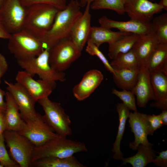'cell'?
I'll list each match as a JSON object with an SVG mask.
<instances>
[{"instance_id": "10", "label": "cell", "mask_w": 167, "mask_h": 167, "mask_svg": "<svg viewBox=\"0 0 167 167\" xmlns=\"http://www.w3.org/2000/svg\"><path fill=\"white\" fill-rule=\"evenodd\" d=\"M26 7L19 0H7L0 10V19L11 34L24 28Z\"/></svg>"}, {"instance_id": "36", "label": "cell", "mask_w": 167, "mask_h": 167, "mask_svg": "<svg viewBox=\"0 0 167 167\" xmlns=\"http://www.w3.org/2000/svg\"><path fill=\"white\" fill-rule=\"evenodd\" d=\"M25 7L38 3H45L52 5L59 10L64 9L66 6V0H19Z\"/></svg>"}, {"instance_id": "46", "label": "cell", "mask_w": 167, "mask_h": 167, "mask_svg": "<svg viewBox=\"0 0 167 167\" xmlns=\"http://www.w3.org/2000/svg\"><path fill=\"white\" fill-rule=\"evenodd\" d=\"M7 0H0V10L4 5Z\"/></svg>"}, {"instance_id": "11", "label": "cell", "mask_w": 167, "mask_h": 167, "mask_svg": "<svg viewBox=\"0 0 167 167\" xmlns=\"http://www.w3.org/2000/svg\"><path fill=\"white\" fill-rule=\"evenodd\" d=\"M6 89L11 95L19 108L22 119L26 122L36 118L38 114L35 110L36 102L26 90L19 84L5 80Z\"/></svg>"}, {"instance_id": "20", "label": "cell", "mask_w": 167, "mask_h": 167, "mask_svg": "<svg viewBox=\"0 0 167 167\" xmlns=\"http://www.w3.org/2000/svg\"><path fill=\"white\" fill-rule=\"evenodd\" d=\"M160 43L155 32L140 35L132 49L141 66H145L151 53Z\"/></svg>"}, {"instance_id": "21", "label": "cell", "mask_w": 167, "mask_h": 167, "mask_svg": "<svg viewBox=\"0 0 167 167\" xmlns=\"http://www.w3.org/2000/svg\"><path fill=\"white\" fill-rule=\"evenodd\" d=\"M131 33L121 31L113 32L101 26H93L91 27L88 41H90L99 47L104 43L110 44L121 37Z\"/></svg>"}, {"instance_id": "45", "label": "cell", "mask_w": 167, "mask_h": 167, "mask_svg": "<svg viewBox=\"0 0 167 167\" xmlns=\"http://www.w3.org/2000/svg\"><path fill=\"white\" fill-rule=\"evenodd\" d=\"M163 7V9L167 10V0H160L159 3Z\"/></svg>"}, {"instance_id": "35", "label": "cell", "mask_w": 167, "mask_h": 167, "mask_svg": "<svg viewBox=\"0 0 167 167\" xmlns=\"http://www.w3.org/2000/svg\"><path fill=\"white\" fill-rule=\"evenodd\" d=\"M148 135H152L154 132L164 125L159 115H148L144 113Z\"/></svg>"}, {"instance_id": "12", "label": "cell", "mask_w": 167, "mask_h": 167, "mask_svg": "<svg viewBox=\"0 0 167 167\" xmlns=\"http://www.w3.org/2000/svg\"><path fill=\"white\" fill-rule=\"evenodd\" d=\"M124 6L131 19L147 23L151 22L154 15L163 9L159 3L149 0H124Z\"/></svg>"}, {"instance_id": "32", "label": "cell", "mask_w": 167, "mask_h": 167, "mask_svg": "<svg viewBox=\"0 0 167 167\" xmlns=\"http://www.w3.org/2000/svg\"><path fill=\"white\" fill-rule=\"evenodd\" d=\"M112 93L118 96L128 108L134 112L138 111L135 95L132 91L122 90L119 91L113 88Z\"/></svg>"}, {"instance_id": "3", "label": "cell", "mask_w": 167, "mask_h": 167, "mask_svg": "<svg viewBox=\"0 0 167 167\" xmlns=\"http://www.w3.org/2000/svg\"><path fill=\"white\" fill-rule=\"evenodd\" d=\"M87 151L84 143L60 137L51 140L40 146L35 147L31 162L48 156L65 158L78 152Z\"/></svg>"}, {"instance_id": "15", "label": "cell", "mask_w": 167, "mask_h": 167, "mask_svg": "<svg viewBox=\"0 0 167 167\" xmlns=\"http://www.w3.org/2000/svg\"><path fill=\"white\" fill-rule=\"evenodd\" d=\"M136 97L138 106L145 108L150 100H156L151 84L150 74L145 66H141L138 80L131 91Z\"/></svg>"}, {"instance_id": "2", "label": "cell", "mask_w": 167, "mask_h": 167, "mask_svg": "<svg viewBox=\"0 0 167 167\" xmlns=\"http://www.w3.org/2000/svg\"><path fill=\"white\" fill-rule=\"evenodd\" d=\"M26 9L24 28L41 41L51 27L59 10L52 5L45 3L33 4L26 7Z\"/></svg>"}, {"instance_id": "19", "label": "cell", "mask_w": 167, "mask_h": 167, "mask_svg": "<svg viewBox=\"0 0 167 167\" xmlns=\"http://www.w3.org/2000/svg\"><path fill=\"white\" fill-rule=\"evenodd\" d=\"M6 108L3 113L5 130L19 132L25 122L22 118L18 106L8 91L5 95Z\"/></svg>"}, {"instance_id": "29", "label": "cell", "mask_w": 167, "mask_h": 167, "mask_svg": "<svg viewBox=\"0 0 167 167\" xmlns=\"http://www.w3.org/2000/svg\"><path fill=\"white\" fill-rule=\"evenodd\" d=\"M156 100L167 98V75L160 71L150 74Z\"/></svg>"}, {"instance_id": "42", "label": "cell", "mask_w": 167, "mask_h": 167, "mask_svg": "<svg viewBox=\"0 0 167 167\" xmlns=\"http://www.w3.org/2000/svg\"><path fill=\"white\" fill-rule=\"evenodd\" d=\"M5 130V125L3 119V113H0V137Z\"/></svg>"}, {"instance_id": "14", "label": "cell", "mask_w": 167, "mask_h": 167, "mask_svg": "<svg viewBox=\"0 0 167 167\" xmlns=\"http://www.w3.org/2000/svg\"><path fill=\"white\" fill-rule=\"evenodd\" d=\"M99 22L101 26L107 29L115 28L119 31L140 35L155 32V27L151 22H144L132 19L127 21H118L104 16L99 19Z\"/></svg>"}, {"instance_id": "40", "label": "cell", "mask_w": 167, "mask_h": 167, "mask_svg": "<svg viewBox=\"0 0 167 167\" xmlns=\"http://www.w3.org/2000/svg\"><path fill=\"white\" fill-rule=\"evenodd\" d=\"M6 92L0 87V113H4L6 108V103L4 101Z\"/></svg>"}, {"instance_id": "24", "label": "cell", "mask_w": 167, "mask_h": 167, "mask_svg": "<svg viewBox=\"0 0 167 167\" xmlns=\"http://www.w3.org/2000/svg\"><path fill=\"white\" fill-rule=\"evenodd\" d=\"M30 167H86L73 155L65 157H45L31 162Z\"/></svg>"}, {"instance_id": "18", "label": "cell", "mask_w": 167, "mask_h": 167, "mask_svg": "<svg viewBox=\"0 0 167 167\" xmlns=\"http://www.w3.org/2000/svg\"><path fill=\"white\" fill-rule=\"evenodd\" d=\"M128 118L129 126L135 137L134 141L130 143L129 148L135 150L140 144L152 146L153 144L148 139V134L144 113L138 111L130 112Z\"/></svg>"}, {"instance_id": "1", "label": "cell", "mask_w": 167, "mask_h": 167, "mask_svg": "<svg viewBox=\"0 0 167 167\" xmlns=\"http://www.w3.org/2000/svg\"><path fill=\"white\" fill-rule=\"evenodd\" d=\"M79 2L71 0L63 10H59L50 29L41 41L45 49H49L62 40L70 37L72 27L82 14Z\"/></svg>"}, {"instance_id": "5", "label": "cell", "mask_w": 167, "mask_h": 167, "mask_svg": "<svg viewBox=\"0 0 167 167\" xmlns=\"http://www.w3.org/2000/svg\"><path fill=\"white\" fill-rule=\"evenodd\" d=\"M19 65L32 76L38 75L44 80L54 87L56 82H64L65 75L63 72L58 71L51 67L49 62V49H45L36 57L17 60Z\"/></svg>"}, {"instance_id": "22", "label": "cell", "mask_w": 167, "mask_h": 167, "mask_svg": "<svg viewBox=\"0 0 167 167\" xmlns=\"http://www.w3.org/2000/svg\"><path fill=\"white\" fill-rule=\"evenodd\" d=\"M118 113L119 124L115 140L113 143L112 152L114 153L113 157L116 160H122L123 154L120 150V143L124 133L126 120L128 118L129 109L123 103H118L116 106Z\"/></svg>"}, {"instance_id": "39", "label": "cell", "mask_w": 167, "mask_h": 167, "mask_svg": "<svg viewBox=\"0 0 167 167\" xmlns=\"http://www.w3.org/2000/svg\"><path fill=\"white\" fill-rule=\"evenodd\" d=\"M150 106L162 110H167V98L156 100L150 104Z\"/></svg>"}, {"instance_id": "23", "label": "cell", "mask_w": 167, "mask_h": 167, "mask_svg": "<svg viewBox=\"0 0 167 167\" xmlns=\"http://www.w3.org/2000/svg\"><path fill=\"white\" fill-rule=\"evenodd\" d=\"M113 81L116 86L122 90L131 91L137 82L139 70L123 69L113 67Z\"/></svg>"}, {"instance_id": "30", "label": "cell", "mask_w": 167, "mask_h": 167, "mask_svg": "<svg viewBox=\"0 0 167 167\" xmlns=\"http://www.w3.org/2000/svg\"><path fill=\"white\" fill-rule=\"evenodd\" d=\"M151 22L155 28V33L160 43H167V13L153 17Z\"/></svg>"}, {"instance_id": "25", "label": "cell", "mask_w": 167, "mask_h": 167, "mask_svg": "<svg viewBox=\"0 0 167 167\" xmlns=\"http://www.w3.org/2000/svg\"><path fill=\"white\" fill-rule=\"evenodd\" d=\"M152 146L139 144L138 152L135 155L127 158H122V165L131 164L133 167H144L148 164L152 162L156 157Z\"/></svg>"}, {"instance_id": "34", "label": "cell", "mask_w": 167, "mask_h": 167, "mask_svg": "<svg viewBox=\"0 0 167 167\" xmlns=\"http://www.w3.org/2000/svg\"><path fill=\"white\" fill-rule=\"evenodd\" d=\"M3 134L0 137V164L3 167H19L9 156L5 145Z\"/></svg>"}, {"instance_id": "38", "label": "cell", "mask_w": 167, "mask_h": 167, "mask_svg": "<svg viewBox=\"0 0 167 167\" xmlns=\"http://www.w3.org/2000/svg\"><path fill=\"white\" fill-rule=\"evenodd\" d=\"M8 69V65L5 57L0 53V84L1 79Z\"/></svg>"}, {"instance_id": "28", "label": "cell", "mask_w": 167, "mask_h": 167, "mask_svg": "<svg viewBox=\"0 0 167 167\" xmlns=\"http://www.w3.org/2000/svg\"><path fill=\"white\" fill-rule=\"evenodd\" d=\"M110 64L112 67L135 70H139L140 67L137 58L132 49L127 52L118 54L112 59Z\"/></svg>"}, {"instance_id": "43", "label": "cell", "mask_w": 167, "mask_h": 167, "mask_svg": "<svg viewBox=\"0 0 167 167\" xmlns=\"http://www.w3.org/2000/svg\"><path fill=\"white\" fill-rule=\"evenodd\" d=\"M164 125H167V110H162L159 114Z\"/></svg>"}, {"instance_id": "48", "label": "cell", "mask_w": 167, "mask_h": 167, "mask_svg": "<svg viewBox=\"0 0 167 167\" xmlns=\"http://www.w3.org/2000/svg\"><path fill=\"white\" fill-rule=\"evenodd\" d=\"M0 167H3L0 164Z\"/></svg>"}, {"instance_id": "27", "label": "cell", "mask_w": 167, "mask_h": 167, "mask_svg": "<svg viewBox=\"0 0 167 167\" xmlns=\"http://www.w3.org/2000/svg\"><path fill=\"white\" fill-rule=\"evenodd\" d=\"M167 62V43H159L149 56L145 66L151 74L160 71Z\"/></svg>"}, {"instance_id": "6", "label": "cell", "mask_w": 167, "mask_h": 167, "mask_svg": "<svg viewBox=\"0 0 167 167\" xmlns=\"http://www.w3.org/2000/svg\"><path fill=\"white\" fill-rule=\"evenodd\" d=\"M37 102L44 111L43 117L45 121L56 134L64 137L72 134L70 118L60 103L51 101L48 97L41 99Z\"/></svg>"}, {"instance_id": "17", "label": "cell", "mask_w": 167, "mask_h": 167, "mask_svg": "<svg viewBox=\"0 0 167 167\" xmlns=\"http://www.w3.org/2000/svg\"><path fill=\"white\" fill-rule=\"evenodd\" d=\"M104 79L102 73L96 69L87 71L79 83L73 88L74 96L79 101L88 97L100 84Z\"/></svg>"}, {"instance_id": "26", "label": "cell", "mask_w": 167, "mask_h": 167, "mask_svg": "<svg viewBox=\"0 0 167 167\" xmlns=\"http://www.w3.org/2000/svg\"><path fill=\"white\" fill-rule=\"evenodd\" d=\"M140 35L131 33L123 36L114 42L109 44L108 55L112 60L120 54L131 50Z\"/></svg>"}, {"instance_id": "4", "label": "cell", "mask_w": 167, "mask_h": 167, "mask_svg": "<svg viewBox=\"0 0 167 167\" xmlns=\"http://www.w3.org/2000/svg\"><path fill=\"white\" fill-rule=\"evenodd\" d=\"M8 49L17 60L36 57L45 49L41 40L23 28L11 34Z\"/></svg>"}, {"instance_id": "9", "label": "cell", "mask_w": 167, "mask_h": 167, "mask_svg": "<svg viewBox=\"0 0 167 167\" xmlns=\"http://www.w3.org/2000/svg\"><path fill=\"white\" fill-rule=\"evenodd\" d=\"M17 132L27 138L35 147L61 137L47 123L43 116L39 113L34 119L25 122L23 127Z\"/></svg>"}, {"instance_id": "13", "label": "cell", "mask_w": 167, "mask_h": 167, "mask_svg": "<svg viewBox=\"0 0 167 167\" xmlns=\"http://www.w3.org/2000/svg\"><path fill=\"white\" fill-rule=\"evenodd\" d=\"M32 76L26 71H19L16 77V82L21 85L36 101L48 97L55 88L41 79H34Z\"/></svg>"}, {"instance_id": "41", "label": "cell", "mask_w": 167, "mask_h": 167, "mask_svg": "<svg viewBox=\"0 0 167 167\" xmlns=\"http://www.w3.org/2000/svg\"><path fill=\"white\" fill-rule=\"evenodd\" d=\"M11 35L5 28L0 19V38L8 40Z\"/></svg>"}, {"instance_id": "31", "label": "cell", "mask_w": 167, "mask_h": 167, "mask_svg": "<svg viewBox=\"0 0 167 167\" xmlns=\"http://www.w3.org/2000/svg\"><path fill=\"white\" fill-rule=\"evenodd\" d=\"M90 7L93 10H111L120 15L125 13L124 0H96L92 2Z\"/></svg>"}, {"instance_id": "16", "label": "cell", "mask_w": 167, "mask_h": 167, "mask_svg": "<svg viewBox=\"0 0 167 167\" xmlns=\"http://www.w3.org/2000/svg\"><path fill=\"white\" fill-rule=\"evenodd\" d=\"M91 4H87L84 13L74 24L70 34L69 37L81 51L87 42L92 27Z\"/></svg>"}, {"instance_id": "33", "label": "cell", "mask_w": 167, "mask_h": 167, "mask_svg": "<svg viewBox=\"0 0 167 167\" xmlns=\"http://www.w3.org/2000/svg\"><path fill=\"white\" fill-rule=\"evenodd\" d=\"M86 51L91 55L96 56L102 62L106 69L111 73H114V70L102 53L99 50V47L96 46L90 41H87Z\"/></svg>"}, {"instance_id": "44", "label": "cell", "mask_w": 167, "mask_h": 167, "mask_svg": "<svg viewBox=\"0 0 167 167\" xmlns=\"http://www.w3.org/2000/svg\"><path fill=\"white\" fill-rule=\"evenodd\" d=\"M96 0H80L79 2V4L81 7L84 6L88 3H91Z\"/></svg>"}, {"instance_id": "47", "label": "cell", "mask_w": 167, "mask_h": 167, "mask_svg": "<svg viewBox=\"0 0 167 167\" xmlns=\"http://www.w3.org/2000/svg\"><path fill=\"white\" fill-rule=\"evenodd\" d=\"M150 0V1H152H152H154L155 0Z\"/></svg>"}, {"instance_id": "37", "label": "cell", "mask_w": 167, "mask_h": 167, "mask_svg": "<svg viewBox=\"0 0 167 167\" xmlns=\"http://www.w3.org/2000/svg\"><path fill=\"white\" fill-rule=\"evenodd\" d=\"M159 155L156 156L153 159V162L156 165L162 167L167 166V150L162 151L159 153Z\"/></svg>"}, {"instance_id": "7", "label": "cell", "mask_w": 167, "mask_h": 167, "mask_svg": "<svg viewBox=\"0 0 167 167\" xmlns=\"http://www.w3.org/2000/svg\"><path fill=\"white\" fill-rule=\"evenodd\" d=\"M81 52L70 38L63 39L49 49V62L54 69L63 72L81 55Z\"/></svg>"}, {"instance_id": "8", "label": "cell", "mask_w": 167, "mask_h": 167, "mask_svg": "<svg viewBox=\"0 0 167 167\" xmlns=\"http://www.w3.org/2000/svg\"><path fill=\"white\" fill-rule=\"evenodd\" d=\"M3 135L13 160L20 167H30L34 145L16 131L5 130Z\"/></svg>"}]
</instances>
